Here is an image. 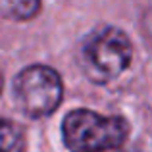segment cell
Here are the masks:
<instances>
[{"instance_id":"1","label":"cell","mask_w":152,"mask_h":152,"mask_svg":"<svg viewBox=\"0 0 152 152\" xmlns=\"http://www.w3.org/2000/svg\"><path fill=\"white\" fill-rule=\"evenodd\" d=\"M62 137L69 152L118 150L129 137V123L119 115H100L79 108L64 118Z\"/></svg>"},{"instance_id":"2","label":"cell","mask_w":152,"mask_h":152,"mask_svg":"<svg viewBox=\"0 0 152 152\" xmlns=\"http://www.w3.org/2000/svg\"><path fill=\"white\" fill-rule=\"evenodd\" d=\"M81 62L91 81L108 83L131 66L133 42L118 27H102L83 42Z\"/></svg>"},{"instance_id":"3","label":"cell","mask_w":152,"mask_h":152,"mask_svg":"<svg viewBox=\"0 0 152 152\" xmlns=\"http://www.w3.org/2000/svg\"><path fill=\"white\" fill-rule=\"evenodd\" d=\"M14 93L23 114L33 119H41L50 115L60 106L64 96V83L56 69L35 64L25 67L15 77Z\"/></svg>"},{"instance_id":"4","label":"cell","mask_w":152,"mask_h":152,"mask_svg":"<svg viewBox=\"0 0 152 152\" xmlns=\"http://www.w3.org/2000/svg\"><path fill=\"white\" fill-rule=\"evenodd\" d=\"M41 12V0H0V14L8 19L27 21Z\"/></svg>"},{"instance_id":"5","label":"cell","mask_w":152,"mask_h":152,"mask_svg":"<svg viewBox=\"0 0 152 152\" xmlns=\"http://www.w3.org/2000/svg\"><path fill=\"white\" fill-rule=\"evenodd\" d=\"M0 152H25L23 129L10 119H0Z\"/></svg>"},{"instance_id":"6","label":"cell","mask_w":152,"mask_h":152,"mask_svg":"<svg viewBox=\"0 0 152 152\" xmlns=\"http://www.w3.org/2000/svg\"><path fill=\"white\" fill-rule=\"evenodd\" d=\"M0 93H2V77H0Z\"/></svg>"},{"instance_id":"7","label":"cell","mask_w":152,"mask_h":152,"mask_svg":"<svg viewBox=\"0 0 152 152\" xmlns=\"http://www.w3.org/2000/svg\"><path fill=\"white\" fill-rule=\"evenodd\" d=\"M115 152H129V150H121V148H118V150H115Z\"/></svg>"}]
</instances>
